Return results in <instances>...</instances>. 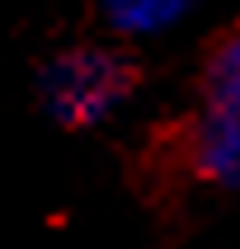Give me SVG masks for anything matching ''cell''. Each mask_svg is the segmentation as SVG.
<instances>
[{
  "label": "cell",
  "mask_w": 240,
  "mask_h": 249,
  "mask_svg": "<svg viewBox=\"0 0 240 249\" xmlns=\"http://www.w3.org/2000/svg\"><path fill=\"white\" fill-rule=\"evenodd\" d=\"M169 165L184 183L240 197V14L207 42L174 132Z\"/></svg>",
  "instance_id": "1"
},
{
  "label": "cell",
  "mask_w": 240,
  "mask_h": 249,
  "mask_svg": "<svg viewBox=\"0 0 240 249\" xmlns=\"http://www.w3.org/2000/svg\"><path fill=\"white\" fill-rule=\"evenodd\" d=\"M141 71L132 47L118 38L66 42L38 66V108L47 123L66 132H94L109 127L118 113L137 99Z\"/></svg>",
  "instance_id": "2"
},
{
  "label": "cell",
  "mask_w": 240,
  "mask_h": 249,
  "mask_svg": "<svg viewBox=\"0 0 240 249\" xmlns=\"http://www.w3.org/2000/svg\"><path fill=\"white\" fill-rule=\"evenodd\" d=\"M198 5L203 0H94V14L109 28V38L132 47V42L169 38L198 14Z\"/></svg>",
  "instance_id": "3"
}]
</instances>
